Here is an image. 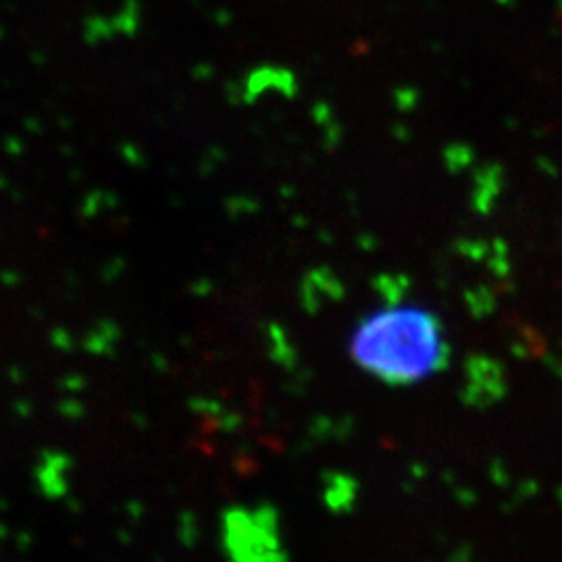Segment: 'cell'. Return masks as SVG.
Returning a JSON list of instances; mask_svg holds the SVG:
<instances>
[{"label":"cell","mask_w":562,"mask_h":562,"mask_svg":"<svg viewBox=\"0 0 562 562\" xmlns=\"http://www.w3.org/2000/svg\"><path fill=\"white\" fill-rule=\"evenodd\" d=\"M352 360L390 386H413L439 373L450 358L443 325L417 304H390L367 314L348 344Z\"/></svg>","instance_id":"obj_1"}]
</instances>
